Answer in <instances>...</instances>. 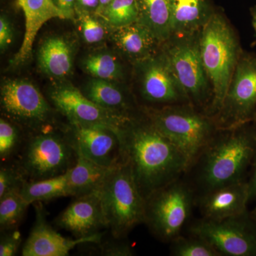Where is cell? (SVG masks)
I'll return each mask as SVG.
<instances>
[{
  "mask_svg": "<svg viewBox=\"0 0 256 256\" xmlns=\"http://www.w3.org/2000/svg\"><path fill=\"white\" fill-rule=\"evenodd\" d=\"M121 159L130 168L144 200L180 178L190 169L188 160L150 119H132L119 132Z\"/></svg>",
  "mask_w": 256,
  "mask_h": 256,
  "instance_id": "cell-1",
  "label": "cell"
},
{
  "mask_svg": "<svg viewBox=\"0 0 256 256\" xmlns=\"http://www.w3.org/2000/svg\"><path fill=\"white\" fill-rule=\"evenodd\" d=\"M238 128L223 129L222 136H214L196 160L198 182L204 192L242 181L256 156V138Z\"/></svg>",
  "mask_w": 256,
  "mask_h": 256,
  "instance_id": "cell-2",
  "label": "cell"
},
{
  "mask_svg": "<svg viewBox=\"0 0 256 256\" xmlns=\"http://www.w3.org/2000/svg\"><path fill=\"white\" fill-rule=\"evenodd\" d=\"M200 55L212 87V108L217 112L224 100L240 58L238 42L222 14H212L198 33Z\"/></svg>",
  "mask_w": 256,
  "mask_h": 256,
  "instance_id": "cell-3",
  "label": "cell"
},
{
  "mask_svg": "<svg viewBox=\"0 0 256 256\" xmlns=\"http://www.w3.org/2000/svg\"><path fill=\"white\" fill-rule=\"evenodd\" d=\"M52 128L28 134L13 160L28 181L66 174L76 162V152L66 131Z\"/></svg>",
  "mask_w": 256,
  "mask_h": 256,
  "instance_id": "cell-4",
  "label": "cell"
},
{
  "mask_svg": "<svg viewBox=\"0 0 256 256\" xmlns=\"http://www.w3.org/2000/svg\"><path fill=\"white\" fill-rule=\"evenodd\" d=\"M99 192L112 236L126 238L132 229L144 224L146 200L126 163L114 168Z\"/></svg>",
  "mask_w": 256,
  "mask_h": 256,
  "instance_id": "cell-5",
  "label": "cell"
},
{
  "mask_svg": "<svg viewBox=\"0 0 256 256\" xmlns=\"http://www.w3.org/2000/svg\"><path fill=\"white\" fill-rule=\"evenodd\" d=\"M146 117L182 153L190 168L215 136L217 128L206 116L188 107L148 109Z\"/></svg>",
  "mask_w": 256,
  "mask_h": 256,
  "instance_id": "cell-6",
  "label": "cell"
},
{
  "mask_svg": "<svg viewBox=\"0 0 256 256\" xmlns=\"http://www.w3.org/2000/svg\"><path fill=\"white\" fill-rule=\"evenodd\" d=\"M193 194L180 178L146 200L144 224L156 238L171 242L180 236L191 214Z\"/></svg>",
  "mask_w": 256,
  "mask_h": 256,
  "instance_id": "cell-7",
  "label": "cell"
},
{
  "mask_svg": "<svg viewBox=\"0 0 256 256\" xmlns=\"http://www.w3.org/2000/svg\"><path fill=\"white\" fill-rule=\"evenodd\" d=\"M1 109L5 118L22 128L28 136L52 128L54 109L28 80L14 79L3 84Z\"/></svg>",
  "mask_w": 256,
  "mask_h": 256,
  "instance_id": "cell-8",
  "label": "cell"
},
{
  "mask_svg": "<svg viewBox=\"0 0 256 256\" xmlns=\"http://www.w3.org/2000/svg\"><path fill=\"white\" fill-rule=\"evenodd\" d=\"M195 35L178 37L162 53L186 99L200 105L208 95V80L200 55L198 34L196 38Z\"/></svg>",
  "mask_w": 256,
  "mask_h": 256,
  "instance_id": "cell-9",
  "label": "cell"
},
{
  "mask_svg": "<svg viewBox=\"0 0 256 256\" xmlns=\"http://www.w3.org/2000/svg\"><path fill=\"white\" fill-rule=\"evenodd\" d=\"M190 232L210 242L222 256H256V228L246 213L222 220L202 218L192 224Z\"/></svg>",
  "mask_w": 256,
  "mask_h": 256,
  "instance_id": "cell-10",
  "label": "cell"
},
{
  "mask_svg": "<svg viewBox=\"0 0 256 256\" xmlns=\"http://www.w3.org/2000/svg\"><path fill=\"white\" fill-rule=\"evenodd\" d=\"M48 99L55 110L68 120L69 124H98L120 132L133 117L97 105L70 84H58L52 88Z\"/></svg>",
  "mask_w": 256,
  "mask_h": 256,
  "instance_id": "cell-11",
  "label": "cell"
},
{
  "mask_svg": "<svg viewBox=\"0 0 256 256\" xmlns=\"http://www.w3.org/2000/svg\"><path fill=\"white\" fill-rule=\"evenodd\" d=\"M256 107V56L240 55L223 107L218 112L217 128L242 127Z\"/></svg>",
  "mask_w": 256,
  "mask_h": 256,
  "instance_id": "cell-12",
  "label": "cell"
},
{
  "mask_svg": "<svg viewBox=\"0 0 256 256\" xmlns=\"http://www.w3.org/2000/svg\"><path fill=\"white\" fill-rule=\"evenodd\" d=\"M64 130L75 150L87 159L107 168L122 163L119 132L112 128L68 122Z\"/></svg>",
  "mask_w": 256,
  "mask_h": 256,
  "instance_id": "cell-13",
  "label": "cell"
},
{
  "mask_svg": "<svg viewBox=\"0 0 256 256\" xmlns=\"http://www.w3.org/2000/svg\"><path fill=\"white\" fill-rule=\"evenodd\" d=\"M35 220L28 239L22 249L23 256H66L74 248L82 244H98L104 233L87 238H66L48 223L43 202L33 204Z\"/></svg>",
  "mask_w": 256,
  "mask_h": 256,
  "instance_id": "cell-14",
  "label": "cell"
},
{
  "mask_svg": "<svg viewBox=\"0 0 256 256\" xmlns=\"http://www.w3.org/2000/svg\"><path fill=\"white\" fill-rule=\"evenodd\" d=\"M55 225L74 236L87 238L108 228L100 192L74 197V200L56 217Z\"/></svg>",
  "mask_w": 256,
  "mask_h": 256,
  "instance_id": "cell-15",
  "label": "cell"
},
{
  "mask_svg": "<svg viewBox=\"0 0 256 256\" xmlns=\"http://www.w3.org/2000/svg\"><path fill=\"white\" fill-rule=\"evenodd\" d=\"M141 67L140 92L152 104H174L188 100L170 70L163 53L138 64Z\"/></svg>",
  "mask_w": 256,
  "mask_h": 256,
  "instance_id": "cell-16",
  "label": "cell"
},
{
  "mask_svg": "<svg viewBox=\"0 0 256 256\" xmlns=\"http://www.w3.org/2000/svg\"><path fill=\"white\" fill-rule=\"evenodd\" d=\"M249 200L248 185L242 180L204 192L200 208L203 218L222 220L246 213Z\"/></svg>",
  "mask_w": 256,
  "mask_h": 256,
  "instance_id": "cell-17",
  "label": "cell"
},
{
  "mask_svg": "<svg viewBox=\"0 0 256 256\" xmlns=\"http://www.w3.org/2000/svg\"><path fill=\"white\" fill-rule=\"evenodd\" d=\"M18 2L25 16V33L22 44L12 60L13 66L24 63L30 58L35 37L47 21L54 18L68 20L53 0H20Z\"/></svg>",
  "mask_w": 256,
  "mask_h": 256,
  "instance_id": "cell-18",
  "label": "cell"
},
{
  "mask_svg": "<svg viewBox=\"0 0 256 256\" xmlns=\"http://www.w3.org/2000/svg\"><path fill=\"white\" fill-rule=\"evenodd\" d=\"M110 37L116 48L134 64L156 55V48L161 44L149 28L138 21L114 28Z\"/></svg>",
  "mask_w": 256,
  "mask_h": 256,
  "instance_id": "cell-19",
  "label": "cell"
},
{
  "mask_svg": "<svg viewBox=\"0 0 256 256\" xmlns=\"http://www.w3.org/2000/svg\"><path fill=\"white\" fill-rule=\"evenodd\" d=\"M75 47L66 36H52L44 40L38 52L40 70L48 76L64 79L74 70Z\"/></svg>",
  "mask_w": 256,
  "mask_h": 256,
  "instance_id": "cell-20",
  "label": "cell"
},
{
  "mask_svg": "<svg viewBox=\"0 0 256 256\" xmlns=\"http://www.w3.org/2000/svg\"><path fill=\"white\" fill-rule=\"evenodd\" d=\"M172 36L186 37L198 33L212 12L206 0H170Z\"/></svg>",
  "mask_w": 256,
  "mask_h": 256,
  "instance_id": "cell-21",
  "label": "cell"
},
{
  "mask_svg": "<svg viewBox=\"0 0 256 256\" xmlns=\"http://www.w3.org/2000/svg\"><path fill=\"white\" fill-rule=\"evenodd\" d=\"M76 152V162L69 170L70 196L78 197L100 191L117 166L114 168L101 166L87 159L78 152Z\"/></svg>",
  "mask_w": 256,
  "mask_h": 256,
  "instance_id": "cell-22",
  "label": "cell"
},
{
  "mask_svg": "<svg viewBox=\"0 0 256 256\" xmlns=\"http://www.w3.org/2000/svg\"><path fill=\"white\" fill-rule=\"evenodd\" d=\"M138 22L149 28L160 43L172 37L170 0H138Z\"/></svg>",
  "mask_w": 256,
  "mask_h": 256,
  "instance_id": "cell-23",
  "label": "cell"
},
{
  "mask_svg": "<svg viewBox=\"0 0 256 256\" xmlns=\"http://www.w3.org/2000/svg\"><path fill=\"white\" fill-rule=\"evenodd\" d=\"M82 92L89 100L104 108L132 116L129 98L114 82L94 78Z\"/></svg>",
  "mask_w": 256,
  "mask_h": 256,
  "instance_id": "cell-24",
  "label": "cell"
},
{
  "mask_svg": "<svg viewBox=\"0 0 256 256\" xmlns=\"http://www.w3.org/2000/svg\"><path fill=\"white\" fill-rule=\"evenodd\" d=\"M69 170L66 174L40 181H26L21 193L30 205L36 202L50 201L60 197L70 196Z\"/></svg>",
  "mask_w": 256,
  "mask_h": 256,
  "instance_id": "cell-25",
  "label": "cell"
},
{
  "mask_svg": "<svg viewBox=\"0 0 256 256\" xmlns=\"http://www.w3.org/2000/svg\"><path fill=\"white\" fill-rule=\"evenodd\" d=\"M82 70L92 78L117 82L124 77V68L118 57L108 52L88 55L82 63Z\"/></svg>",
  "mask_w": 256,
  "mask_h": 256,
  "instance_id": "cell-26",
  "label": "cell"
},
{
  "mask_svg": "<svg viewBox=\"0 0 256 256\" xmlns=\"http://www.w3.org/2000/svg\"><path fill=\"white\" fill-rule=\"evenodd\" d=\"M96 14L114 30L138 21V0H112Z\"/></svg>",
  "mask_w": 256,
  "mask_h": 256,
  "instance_id": "cell-27",
  "label": "cell"
},
{
  "mask_svg": "<svg viewBox=\"0 0 256 256\" xmlns=\"http://www.w3.org/2000/svg\"><path fill=\"white\" fill-rule=\"evenodd\" d=\"M22 188L12 190L0 198L1 232L18 228L30 204L25 201Z\"/></svg>",
  "mask_w": 256,
  "mask_h": 256,
  "instance_id": "cell-28",
  "label": "cell"
},
{
  "mask_svg": "<svg viewBox=\"0 0 256 256\" xmlns=\"http://www.w3.org/2000/svg\"><path fill=\"white\" fill-rule=\"evenodd\" d=\"M74 20L82 40L87 44H100L112 33V30L96 13L75 11Z\"/></svg>",
  "mask_w": 256,
  "mask_h": 256,
  "instance_id": "cell-29",
  "label": "cell"
},
{
  "mask_svg": "<svg viewBox=\"0 0 256 256\" xmlns=\"http://www.w3.org/2000/svg\"><path fill=\"white\" fill-rule=\"evenodd\" d=\"M28 134L22 128L10 121L0 119V160L1 163L13 161L24 144Z\"/></svg>",
  "mask_w": 256,
  "mask_h": 256,
  "instance_id": "cell-30",
  "label": "cell"
},
{
  "mask_svg": "<svg viewBox=\"0 0 256 256\" xmlns=\"http://www.w3.org/2000/svg\"><path fill=\"white\" fill-rule=\"evenodd\" d=\"M171 252L174 256H222L212 244L194 235L190 238L178 236L171 242Z\"/></svg>",
  "mask_w": 256,
  "mask_h": 256,
  "instance_id": "cell-31",
  "label": "cell"
},
{
  "mask_svg": "<svg viewBox=\"0 0 256 256\" xmlns=\"http://www.w3.org/2000/svg\"><path fill=\"white\" fill-rule=\"evenodd\" d=\"M28 181L14 162L2 163L0 168V198L12 190L22 188Z\"/></svg>",
  "mask_w": 256,
  "mask_h": 256,
  "instance_id": "cell-32",
  "label": "cell"
},
{
  "mask_svg": "<svg viewBox=\"0 0 256 256\" xmlns=\"http://www.w3.org/2000/svg\"><path fill=\"white\" fill-rule=\"evenodd\" d=\"M124 238H117L111 236V238L99 242L100 255L106 256H131L134 254L130 244L124 242Z\"/></svg>",
  "mask_w": 256,
  "mask_h": 256,
  "instance_id": "cell-33",
  "label": "cell"
},
{
  "mask_svg": "<svg viewBox=\"0 0 256 256\" xmlns=\"http://www.w3.org/2000/svg\"><path fill=\"white\" fill-rule=\"evenodd\" d=\"M0 239V256H14L21 246L22 236L18 228L2 232Z\"/></svg>",
  "mask_w": 256,
  "mask_h": 256,
  "instance_id": "cell-34",
  "label": "cell"
},
{
  "mask_svg": "<svg viewBox=\"0 0 256 256\" xmlns=\"http://www.w3.org/2000/svg\"><path fill=\"white\" fill-rule=\"evenodd\" d=\"M13 40V28L9 20L2 15L0 18V48L3 52L10 46Z\"/></svg>",
  "mask_w": 256,
  "mask_h": 256,
  "instance_id": "cell-35",
  "label": "cell"
},
{
  "mask_svg": "<svg viewBox=\"0 0 256 256\" xmlns=\"http://www.w3.org/2000/svg\"><path fill=\"white\" fill-rule=\"evenodd\" d=\"M76 1L77 0H53L56 6L63 12L68 20H74Z\"/></svg>",
  "mask_w": 256,
  "mask_h": 256,
  "instance_id": "cell-36",
  "label": "cell"
},
{
  "mask_svg": "<svg viewBox=\"0 0 256 256\" xmlns=\"http://www.w3.org/2000/svg\"><path fill=\"white\" fill-rule=\"evenodd\" d=\"M100 4V0H77L75 11L89 12L96 13Z\"/></svg>",
  "mask_w": 256,
  "mask_h": 256,
  "instance_id": "cell-37",
  "label": "cell"
},
{
  "mask_svg": "<svg viewBox=\"0 0 256 256\" xmlns=\"http://www.w3.org/2000/svg\"><path fill=\"white\" fill-rule=\"evenodd\" d=\"M248 185L249 198H250V200L256 198V163L254 174H252V180H250L249 182H248Z\"/></svg>",
  "mask_w": 256,
  "mask_h": 256,
  "instance_id": "cell-38",
  "label": "cell"
},
{
  "mask_svg": "<svg viewBox=\"0 0 256 256\" xmlns=\"http://www.w3.org/2000/svg\"><path fill=\"white\" fill-rule=\"evenodd\" d=\"M112 0H100V4H99V8H98L97 11H99V10H102V8H105L106 6H107L110 2H112Z\"/></svg>",
  "mask_w": 256,
  "mask_h": 256,
  "instance_id": "cell-39",
  "label": "cell"
},
{
  "mask_svg": "<svg viewBox=\"0 0 256 256\" xmlns=\"http://www.w3.org/2000/svg\"><path fill=\"white\" fill-rule=\"evenodd\" d=\"M252 25L254 28H255L256 32V8H254L252 11Z\"/></svg>",
  "mask_w": 256,
  "mask_h": 256,
  "instance_id": "cell-40",
  "label": "cell"
},
{
  "mask_svg": "<svg viewBox=\"0 0 256 256\" xmlns=\"http://www.w3.org/2000/svg\"><path fill=\"white\" fill-rule=\"evenodd\" d=\"M252 218H254V220H256V210H254V212H252Z\"/></svg>",
  "mask_w": 256,
  "mask_h": 256,
  "instance_id": "cell-41",
  "label": "cell"
},
{
  "mask_svg": "<svg viewBox=\"0 0 256 256\" xmlns=\"http://www.w3.org/2000/svg\"><path fill=\"white\" fill-rule=\"evenodd\" d=\"M254 120H255V121L256 122V112L255 114H254Z\"/></svg>",
  "mask_w": 256,
  "mask_h": 256,
  "instance_id": "cell-42",
  "label": "cell"
},
{
  "mask_svg": "<svg viewBox=\"0 0 256 256\" xmlns=\"http://www.w3.org/2000/svg\"><path fill=\"white\" fill-rule=\"evenodd\" d=\"M20 1V0H18V2Z\"/></svg>",
  "mask_w": 256,
  "mask_h": 256,
  "instance_id": "cell-43",
  "label": "cell"
}]
</instances>
